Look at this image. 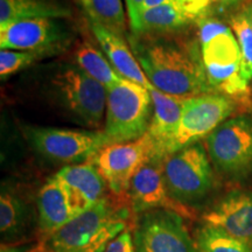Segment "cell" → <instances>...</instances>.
I'll return each mask as SVG.
<instances>
[{
  "label": "cell",
  "instance_id": "cell-1",
  "mask_svg": "<svg viewBox=\"0 0 252 252\" xmlns=\"http://www.w3.org/2000/svg\"><path fill=\"white\" fill-rule=\"evenodd\" d=\"M146 35H132L130 45L156 89L180 98L215 94L204 72L198 41L185 42L173 37Z\"/></svg>",
  "mask_w": 252,
  "mask_h": 252
},
{
  "label": "cell",
  "instance_id": "cell-2",
  "mask_svg": "<svg viewBox=\"0 0 252 252\" xmlns=\"http://www.w3.org/2000/svg\"><path fill=\"white\" fill-rule=\"evenodd\" d=\"M197 41L208 83L215 94L247 102L250 89L242 77V54L234 31L217 18L196 21Z\"/></svg>",
  "mask_w": 252,
  "mask_h": 252
},
{
  "label": "cell",
  "instance_id": "cell-3",
  "mask_svg": "<svg viewBox=\"0 0 252 252\" xmlns=\"http://www.w3.org/2000/svg\"><path fill=\"white\" fill-rule=\"evenodd\" d=\"M127 210L102 198L49 236V252H104L126 229Z\"/></svg>",
  "mask_w": 252,
  "mask_h": 252
},
{
  "label": "cell",
  "instance_id": "cell-4",
  "mask_svg": "<svg viewBox=\"0 0 252 252\" xmlns=\"http://www.w3.org/2000/svg\"><path fill=\"white\" fill-rule=\"evenodd\" d=\"M52 98L72 118L89 127H99L106 109V88L77 64H63L48 82Z\"/></svg>",
  "mask_w": 252,
  "mask_h": 252
},
{
  "label": "cell",
  "instance_id": "cell-5",
  "mask_svg": "<svg viewBox=\"0 0 252 252\" xmlns=\"http://www.w3.org/2000/svg\"><path fill=\"white\" fill-rule=\"evenodd\" d=\"M151 97L146 88L123 80L108 89L104 133L110 144H122L143 138L151 125Z\"/></svg>",
  "mask_w": 252,
  "mask_h": 252
},
{
  "label": "cell",
  "instance_id": "cell-6",
  "mask_svg": "<svg viewBox=\"0 0 252 252\" xmlns=\"http://www.w3.org/2000/svg\"><path fill=\"white\" fill-rule=\"evenodd\" d=\"M206 149L220 174L234 181L252 178V115L226 119L206 138Z\"/></svg>",
  "mask_w": 252,
  "mask_h": 252
},
{
  "label": "cell",
  "instance_id": "cell-7",
  "mask_svg": "<svg viewBox=\"0 0 252 252\" xmlns=\"http://www.w3.org/2000/svg\"><path fill=\"white\" fill-rule=\"evenodd\" d=\"M163 178L169 196L180 206L203 200L214 187V173L204 145L185 147L163 162Z\"/></svg>",
  "mask_w": 252,
  "mask_h": 252
},
{
  "label": "cell",
  "instance_id": "cell-8",
  "mask_svg": "<svg viewBox=\"0 0 252 252\" xmlns=\"http://www.w3.org/2000/svg\"><path fill=\"white\" fill-rule=\"evenodd\" d=\"M238 100L222 94H204L185 100L180 124L168 150V157L200 143L237 111Z\"/></svg>",
  "mask_w": 252,
  "mask_h": 252
},
{
  "label": "cell",
  "instance_id": "cell-9",
  "mask_svg": "<svg viewBox=\"0 0 252 252\" xmlns=\"http://www.w3.org/2000/svg\"><path fill=\"white\" fill-rule=\"evenodd\" d=\"M26 137L33 149L59 162L90 161L110 141L104 131H77L52 127H27Z\"/></svg>",
  "mask_w": 252,
  "mask_h": 252
},
{
  "label": "cell",
  "instance_id": "cell-10",
  "mask_svg": "<svg viewBox=\"0 0 252 252\" xmlns=\"http://www.w3.org/2000/svg\"><path fill=\"white\" fill-rule=\"evenodd\" d=\"M133 239L135 252H198L182 216L169 209L140 214Z\"/></svg>",
  "mask_w": 252,
  "mask_h": 252
},
{
  "label": "cell",
  "instance_id": "cell-11",
  "mask_svg": "<svg viewBox=\"0 0 252 252\" xmlns=\"http://www.w3.org/2000/svg\"><path fill=\"white\" fill-rule=\"evenodd\" d=\"M72 41L74 33L58 19H26L0 30L1 49L32 52L42 58L62 53Z\"/></svg>",
  "mask_w": 252,
  "mask_h": 252
},
{
  "label": "cell",
  "instance_id": "cell-12",
  "mask_svg": "<svg viewBox=\"0 0 252 252\" xmlns=\"http://www.w3.org/2000/svg\"><path fill=\"white\" fill-rule=\"evenodd\" d=\"M151 152L152 141L146 133L138 140L108 145L90 161L98 169L110 190L122 195L128 190L132 179L149 159Z\"/></svg>",
  "mask_w": 252,
  "mask_h": 252
},
{
  "label": "cell",
  "instance_id": "cell-13",
  "mask_svg": "<svg viewBox=\"0 0 252 252\" xmlns=\"http://www.w3.org/2000/svg\"><path fill=\"white\" fill-rule=\"evenodd\" d=\"M163 162L165 160L160 158L149 157L135 173L127 190L133 213L140 215L153 209L186 213L184 207L169 196L163 178Z\"/></svg>",
  "mask_w": 252,
  "mask_h": 252
},
{
  "label": "cell",
  "instance_id": "cell-14",
  "mask_svg": "<svg viewBox=\"0 0 252 252\" xmlns=\"http://www.w3.org/2000/svg\"><path fill=\"white\" fill-rule=\"evenodd\" d=\"M203 223L252 243V190L229 191L204 214Z\"/></svg>",
  "mask_w": 252,
  "mask_h": 252
},
{
  "label": "cell",
  "instance_id": "cell-15",
  "mask_svg": "<svg viewBox=\"0 0 252 252\" xmlns=\"http://www.w3.org/2000/svg\"><path fill=\"white\" fill-rule=\"evenodd\" d=\"M55 175L65 189L75 217L103 198L106 182L91 161L65 166Z\"/></svg>",
  "mask_w": 252,
  "mask_h": 252
},
{
  "label": "cell",
  "instance_id": "cell-16",
  "mask_svg": "<svg viewBox=\"0 0 252 252\" xmlns=\"http://www.w3.org/2000/svg\"><path fill=\"white\" fill-rule=\"evenodd\" d=\"M150 94L154 108L153 118L147 131L152 141V152L150 157L166 160V158H168L169 146L180 124L185 100L187 98L172 96L156 88L151 89Z\"/></svg>",
  "mask_w": 252,
  "mask_h": 252
},
{
  "label": "cell",
  "instance_id": "cell-17",
  "mask_svg": "<svg viewBox=\"0 0 252 252\" xmlns=\"http://www.w3.org/2000/svg\"><path fill=\"white\" fill-rule=\"evenodd\" d=\"M90 28L104 54L108 56L112 67L123 78L139 84L147 90L153 89L154 87L145 75L132 49L128 48L124 37L91 21Z\"/></svg>",
  "mask_w": 252,
  "mask_h": 252
},
{
  "label": "cell",
  "instance_id": "cell-18",
  "mask_svg": "<svg viewBox=\"0 0 252 252\" xmlns=\"http://www.w3.org/2000/svg\"><path fill=\"white\" fill-rule=\"evenodd\" d=\"M39 225L46 234H54L74 219V214L62 182L56 175L48 179L37 197Z\"/></svg>",
  "mask_w": 252,
  "mask_h": 252
},
{
  "label": "cell",
  "instance_id": "cell-19",
  "mask_svg": "<svg viewBox=\"0 0 252 252\" xmlns=\"http://www.w3.org/2000/svg\"><path fill=\"white\" fill-rule=\"evenodd\" d=\"M69 17L70 9L46 0H0V30L26 19Z\"/></svg>",
  "mask_w": 252,
  "mask_h": 252
},
{
  "label": "cell",
  "instance_id": "cell-20",
  "mask_svg": "<svg viewBox=\"0 0 252 252\" xmlns=\"http://www.w3.org/2000/svg\"><path fill=\"white\" fill-rule=\"evenodd\" d=\"M196 24V20L188 14L175 1L157 6L144 11L140 15V28L137 35L153 33H171Z\"/></svg>",
  "mask_w": 252,
  "mask_h": 252
},
{
  "label": "cell",
  "instance_id": "cell-21",
  "mask_svg": "<svg viewBox=\"0 0 252 252\" xmlns=\"http://www.w3.org/2000/svg\"><path fill=\"white\" fill-rule=\"evenodd\" d=\"M74 58L78 67L94 81L105 87L106 90L123 80L111 63L108 62L102 53L90 43L84 42L78 46L75 49Z\"/></svg>",
  "mask_w": 252,
  "mask_h": 252
},
{
  "label": "cell",
  "instance_id": "cell-22",
  "mask_svg": "<svg viewBox=\"0 0 252 252\" xmlns=\"http://www.w3.org/2000/svg\"><path fill=\"white\" fill-rule=\"evenodd\" d=\"M91 23L125 37L126 15L122 0H86L82 2Z\"/></svg>",
  "mask_w": 252,
  "mask_h": 252
},
{
  "label": "cell",
  "instance_id": "cell-23",
  "mask_svg": "<svg viewBox=\"0 0 252 252\" xmlns=\"http://www.w3.org/2000/svg\"><path fill=\"white\" fill-rule=\"evenodd\" d=\"M184 8L188 14H190L195 20L204 18H222L234 17L239 13L252 0H174Z\"/></svg>",
  "mask_w": 252,
  "mask_h": 252
},
{
  "label": "cell",
  "instance_id": "cell-24",
  "mask_svg": "<svg viewBox=\"0 0 252 252\" xmlns=\"http://www.w3.org/2000/svg\"><path fill=\"white\" fill-rule=\"evenodd\" d=\"M195 242L198 252H252V243L204 223L196 230Z\"/></svg>",
  "mask_w": 252,
  "mask_h": 252
},
{
  "label": "cell",
  "instance_id": "cell-25",
  "mask_svg": "<svg viewBox=\"0 0 252 252\" xmlns=\"http://www.w3.org/2000/svg\"><path fill=\"white\" fill-rule=\"evenodd\" d=\"M228 21L241 48L242 77L245 83L250 84L252 81V26L241 12Z\"/></svg>",
  "mask_w": 252,
  "mask_h": 252
},
{
  "label": "cell",
  "instance_id": "cell-26",
  "mask_svg": "<svg viewBox=\"0 0 252 252\" xmlns=\"http://www.w3.org/2000/svg\"><path fill=\"white\" fill-rule=\"evenodd\" d=\"M25 207L18 196L1 191L0 196V231L2 235H14L24 222Z\"/></svg>",
  "mask_w": 252,
  "mask_h": 252
},
{
  "label": "cell",
  "instance_id": "cell-27",
  "mask_svg": "<svg viewBox=\"0 0 252 252\" xmlns=\"http://www.w3.org/2000/svg\"><path fill=\"white\" fill-rule=\"evenodd\" d=\"M43 59L42 56L32 52H21V50L1 49L0 52V76L4 81L11 75L15 74L21 69L27 68L37 60Z\"/></svg>",
  "mask_w": 252,
  "mask_h": 252
},
{
  "label": "cell",
  "instance_id": "cell-28",
  "mask_svg": "<svg viewBox=\"0 0 252 252\" xmlns=\"http://www.w3.org/2000/svg\"><path fill=\"white\" fill-rule=\"evenodd\" d=\"M104 252H135L134 239L130 229L126 228L117 237L112 239Z\"/></svg>",
  "mask_w": 252,
  "mask_h": 252
},
{
  "label": "cell",
  "instance_id": "cell-29",
  "mask_svg": "<svg viewBox=\"0 0 252 252\" xmlns=\"http://www.w3.org/2000/svg\"><path fill=\"white\" fill-rule=\"evenodd\" d=\"M127 7L128 21L132 30V35H137L140 28V15L143 13L145 0H125Z\"/></svg>",
  "mask_w": 252,
  "mask_h": 252
},
{
  "label": "cell",
  "instance_id": "cell-30",
  "mask_svg": "<svg viewBox=\"0 0 252 252\" xmlns=\"http://www.w3.org/2000/svg\"><path fill=\"white\" fill-rule=\"evenodd\" d=\"M172 1H174V0H145L143 12L146 11V9H149V8L157 7V6L167 4V2H172Z\"/></svg>",
  "mask_w": 252,
  "mask_h": 252
},
{
  "label": "cell",
  "instance_id": "cell-31",
  "mask_svg": "<svg viewBox=\"0 0 252 252\" xmlns=\"http://www.w3.org/2000/svg\"><path fill=\"white\" fill-rule=\"evenodd\" d=\"M241 13L243 14L245 18H247V20L251 24V26H252V1L243 9V11L241 12Z\"/></svg>",
  "mask_w": 252,
  "mask_h": 252
},
{
  "label": "cell",
  "instance_id": "cell-32",
  "mask_svg": "<svg viewBox=\"0 0 252 252\" xmlns=\"http://www.w3.org/2000/svg\"><path fill=\"white\" fill-rule=\"evenodd\" d=\"M250 97H251V100H252V81H251V88H250Z\"/></svg>",
  "mask_w": 252,
  "mask_h": 252
},
{
  "label": "cell",
  "instance_id": "cell-33",
  "mask_svg": "<svg viewBox=\"0 0 252 252\" xmlns=\"http://www.w3.org/2000/svg\"><path fill=\"white\" fill-rule=\"evenodd\" d=\"M81 1H82V2H84V1H86V0H81Z\"/></svg>",
  "mask_w": 252,
  "mask_h": 252
}]
</instances>
